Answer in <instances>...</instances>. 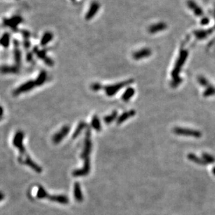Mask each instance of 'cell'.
I'll use <instances>...</instances> for the list:
<instances>
[{
	"instance_id": "obj_1",
	"label": "cell",
	"mask_w": 215,
	"mask_h": 215,
	"mask_svg": "<svg viewBox=\"0 0 215 215\" xmlns=\"http://www.w3.org/2000/svg\"><path fill=\"white\" fill-rule=\"evenodd\" d=\"M188 55V50L182 49L180 51L179 56H178V58L177 61H176L175 65L173 70L172 73H171L173 80L170 83V85L173 88L177 87L182 82V79L179 76V75L180 73L182 67L184 66V63L186 62V59H187Z\"/></svg>"
},
{
	"instance_id": "obj_2",
	"label": "cell",
	"mask_w": 215,
	"mask_h": 215,
	"mask_svg": "<svg viewBox=\"0 0 215 215\" xmlns=\"http://www.w3.org/2000/svg\"><path fill=\"white\" fill-rule=\"evenodd\" d=\"M134 80L130 79L128 80H125V81L120 82V83H116L115 85H108V86L104 87L105 91H106V93L108 96L109 97H112V96L115 95L119 90H120L121 89L125 87V86L129 85L130 84L134 83Z\"/></svg>"
},
{
	"instance_id": "obj_3",
	"label": "cell",
	"mask_w": 215,
	"mask_h": 215,
	"mask_svg": "<svg viewBox=\"0 0 215 215\" xmlns=\"http://www.w3.org/2000/svg\"><path fill=\"white\" fill-rule=\"evenodd\" d=\"M91 133L90 128L87 127L86 132H85V144H84V148L83 152L81 154V157L83 159H85L87 158H90V154L92 149V143L91 141Z\"/></svg>"
},
{
	"instance_id": "obj_4",
	"label": "cell",
	"mask_w": 215,
	"mask_h": 215,
	"mask_svg": "<svg viewBox=\"0 0 215 215\" xmlns=\"http://www.w3.org/2000/svg\"><path fill=\"white\" fill-rule=\"evenodd\" d=\"M173 132L175 134H177L179 136H189V137H193L198 138L201 137V133L199 131L193 130V129H187V128H182V127H175L173 129Z\"/></svg>"
},
{
	"instance_id": "obj_5",
	"label": "cell",
	"mask_w": 215,
	"mask_h": 215,
	"mask_svg": "<svg viewBox=\"0 0 215 215\" xmlns=\"http://www.w3.org/2000/svg\"><path fill=\"white\" fill-rule=\"evenodd\" d=\"M23 138H24V134L22 131H18L15 134L14 138L13 141V144L15 148H17L20 151L21 156H24L26 154L25 148L23 145Z\"/></svg>"
},
{
	"instance_id": "obj_6",
	"label": "cell",
	"mask_w": 215,
	"mask_h": 215,
	"mask_svg": "<svg viewBox=\"0 0 215 215\" xmlns=\"http://www.w3.org/2000/svg\"><path fill=\"white\" fill-rule=\"evenodd\" d=\"M91 170V164L90 158H87L84 159V165L83 167L80 169H77L73 171L72 175L73 177H84L87 176L90 173Z\"/></svg>"
},
{
	"instance_id": "obj_7",
	"label": "cell",
	"mask_w": 215,
	"mask_h": 215,
	"mask_svg": "<svg viewBox=\"0 0 215 215\" xmlns=\"http://www.w3.org/2000/svg\"><path fill=\"white\" fill-rule=\"evenodd\" d=\"M18 161L20 163L25 164V165L30 167L32 170H34L35 172L38 173H41L42 172V168L40 167L37 164L35 163L34 161L31 159V157L27 154L24 155V156H20L19 157Z\"/></svg>"
},
{
	"instance_id": "obj_8",
	"label": "cell",
	"mask_w": 215,
	"mask_h": 215,
	"mask_svg": "<svg viewBox=\"0 0 215 215\" xmlns=\"http://www.w3.org/2000/svg\"><path fill=\"white\" fill-rule=\"evenodd\" d=\"M36 83H35V81H33V80H29V81L27 82V83L22 84V85H20V87H17V89H15L13 92V95L17 96L19 95V94H22V93H25V92H29L32 90L33 88H34L36 87Z\"/></svg>"
},
{
	"instance_id": "obj_9",
	"label": "cell",
	"mask_w": 215,
	"mask_h": 215,
	"mask_svg": "<svg viewBox=\"0 0 215 215\" xmlns=\"http://www.w3.org/2000/svg\"><path fill=\"white\" fill-rule=\"evenodd\" d=\"M70 132V127L68 125H65L59 130V132L56 133L52 138V141L55 144H59L62 141L66 136Z\"/></svg>"
},
{
	"instance_id": "obj_10",
	"label": "cell",
	"mask_w": 215,
	"mask_h": 215,
	"mask_svg": "<svg viewBox=\"0 0 215 215\" xmlns=\"http://www.w3.org/2000/svg\"><path fill=\"white\" fill-rule=\"evenodd\" d=\"M99 8H100V4L98 3L97 1H93L91 3L90 8H89L88 11L85 15V18L87 20H90L92 18L95 16V15L98 13Z\"/></svg>"
},
{
	"instance_id": "obj_11",
	"label": "cell",
	"mask_w": 215,
	"mask_h": 215,
	"mask_svg": "<svg viewBox=\"0 0 215 215\" xmlns=\"http://www.w3.org/2000/svg\"><path fill=\"white\" fill-rule=\"evenodd\" d=\"M152 55V50L150 48H143L138 50L133 54V58L135 60H140L150 57Z\"/></svg>"
},
{
	"instance_id": "obj_12",
	"label": "cell",
	"mask_w": 215,
	"mask_h": 215,
	"mask_svg": "<svg viewBox=\"0 0 215 215\" xmlns=\"http://www.w3.org/2000/svg\"><path fill=\"white\" fill-rule=\"evenodd\" d=\"M167 28V24L165 22H157L156 24H152L148 29V31L150 34H156V33L160 32L165 30Z\"/></svg>"
},
{
	"instance_id": "obj_13",
	"label": "cell",
	"mask_w": 215,
	"mask_h": 215,
	"mask_svg": "<svg viewBox=\"0 0 215 215\" xmlns=\"http://www.w3.org/2000/svg\"><path fill=\"white\" fill-rule=\"evenodd\" d=\"M187 6L191 10H193V13L196 16L200 17L203 15V10L202 8L195 2L193 0H188Z\"/></svg>"
},
{
	"instance_id": "obj_14",
	"label": "cell",
	"mask_w": 215,
	"mask_h": 215,
	"mask_svg": "<svg viewBox=\"0 0 215 215\" xmlns=\"http://www.w3.org/2000/svg\"><path fill=\"white\" fill-rule=\"evenodd\" d=\"M135 115L136 111H134V110H131V111L125 112V113H122V114L119 117L118 120H117V124H118V125H120V124L125 122L126 120H128L129 118L134 117Z\"/></svg>"
},
{
	"instance_id": "obj_15",
	"label": "cell",
	"mask_w": 215,
	"mask_h": 215,
	"mask_svg": "<svg viewBox=\"0 0 215 215\" xmlns=\"http://www.w3.org/2000/svg\"><path fill=\"white\" fill-rule=\"evenodd\" d=\"M73 194H74V197L77 201L80 202L83 200L81 188H80V185L78 182H76L74 184V186H73Z\"/></svg>"
},
{
	"instance_id": "obj_16",
	"label": "cell",
	"mask_w": 215,
	"mask_h": 215,
	"mask_svg": "<svg viewBox=\"0 0 215 215\" xmlns=\"http://www.w3.org/2000/svg\"><path fill=\"white\" fill-rule=\"evenodd\" d=\"M212 31L213 30L212 29H208V30H196L193 31V34L196 38L199 40H202L207 38L209 34H212Z\"/></svg>"
},
{
	"instance_id": "obj_17",
	"label": "cell",
	"mask_w": 215,
	"mask_h": 215,
	"mask_svg": "<svg viewBox=\"0 0 215 215\" xmlns=\"http://www.w3.org/2000/svg\"><path fill=\"white\" fill-rule=\"evenodd\" d=\"M48 198L52 201L59 202L62 204H67L69 202V199L66 196L64 195H54L49 196Z\"/></svg>"
},
{
	"instance_id": "obj_18",
	"label": "cell",
	"mask_w": 215,
	"mask_h": 215,
	"mask_svg": "<svg viewBox=\"0 0 215 215\" xmlns=\"http://www.w3.org/2000/svg\"><path fill=\"white\" fill-rule=\"evenodd\" d=\"M91 126H92V128H93L96 132H101V122L100 120H99V117H98L97 115H94L93 118H92V122H91Z\"/></svg>"
},
{
	"instance_id": "obj_19",
	"label": "cell",
	"mask_w": 215,
	"mask_h": 215,
	"mask_svg": "<svg viewBox=\"0 0 215 215\" xmlns=\"http://www.w3.org/2000/svg\"><path fill=\"white\" fill-rule=\"evenodd\" d=\"M134 94H135V90L134 88H132V87H129V88H127L126 90L125 93L122 94V100L125 101H128L132 99V97L134 95Z\"/></svg>"
},
{
	"instance_id": "obj_20",
	"label": "cell",
	"mask_w": 215,
	"mask_h": 215,
	"mask_svg": "<svg viewBox=\"0 0 215 215\" xmlns=\"http://www.w3.org/2000/svg\"><path fill=\"white\" fill-rule=\"evenodd\" d=\"M87 127H88V126H87V125L86 123H85V122H79V124H78V127H77L76 129L75 130L74 133L73 134V136H72L73 138V139L76 138L80 135V133L82 132V131H83L84 129L87 128Z\"/></svg>"
},
{
	"instance_id": "obj_21",
	"label": "cell",
	"mask_w": 215,
	"mask_h": 215,
	"mask_svg": "<svg viewBox=\"0 0 215 215\" xmlns=\"http://www.w3.org/2000/svg\"><path fill=\"white\" fill-rule=\"evenodd\" d=\"M188 159H189L190 161H191L194 162V163L198 164V165H201V166H205L207 165V163L204 161L202 159H200L199 158V157H198L196 156V155H195L194 154H188Z\"/></svg>"
},
{
	"instance_id": "obj_22",
	"label": "cell",
	"mask_w": 215,
	"mask_h": 215,
	"mask_svg": "<svg viewBox=\"0 0 215 215\" xmlns=\"http://www.w3.org/2000/svg\"><path fill=\"white\" fill-rule=\"evenodd\" d=\"M0 72L2 73H16L18 72V69L15 66H3L0 67Z\"/></svg>"
},
{
	"instance_id": "obj_23",
	"label": "cell",
	"mask_w": 215,
	"mask_h": 215,
	"mask_svg": "<svg viewBox=\"0 0 215 215\" xmlns=\"http://www.w3.org/2000/svg\"><path fill=\"white\" fill-rule=\"evenodd\" d=\"M47 78V74L44 71H41L40 73V74L38 75V78H36V80H35V83H36V86H41L45 83V80H46Z\"/></svg>"
},
{
	"instance_id": "obj_24",
	"label": "cell",
	"mask_w": 215,
	"mask_h": 215,
	"mask_svg": "<svg viewBox=\"0 0 215 215\" xmlns=\"http://www.w3.org/2000/svg\"><path fill=\"white\" fill-rule=\"evenodd\" d=\"M117 116H118V112L117 111H113L111 115H107L104 118V122L106 124H110L112 122H113L116 119Z\"/></svg>"
},
{
	"instance_id": "obj_25",
	"label": "cell",
	"mask_w": 215,
	"mask_h": 215,
	"mask_svg": "<svg viewBox=\"0 0 215 215\" xmlns=\"http://www.w3.org/2000/svg\"><path fill=\"white\" fill-rule=\"evenodd\" d=\"M37 197H38V198L43 199V198H47L49 196H48V193H47L46 191L44 189V188L42 187V186H39L38 189V192H37Z\"/></svg>"
},
{
	"instance_id": "obj_26",
	"label": "cell",
	"mask_w": 215,
	"mask_h": 215,
	"mask_svg": "<svg viewBox=\"0 0 215 215\" xmlns=\"http://www.w3.org/2000/svg\"><path fill=\"white\" fill-rule=\"evenodd\" d=\"M202 159H203L206 163H209V164H213L215 162V158L214 157H212V155L209 154L207 153H203L202 154Z\"/></svg>"
},
{
	"instance_id": "obj_27",
	"label": "cell",
	"mask_w": 215,
	"mask_h": 215,
	"mask_svg": "<svg viewBox=\"0 0 215 215\" xmlns=\"http://www.w3.org/2000/svg\"><path fill=\"white\" fill-rule=\"evenodd\" d=\"M215 94V88L212 86H209L204 92L203 96L205 97H210V96L214 95Z\"/></svg>"
},
{
	"instance_id": "obj_28",
	"label": "cell",
	"mask_w": 215,
	"mask_h": 215,
	"mask_svg": "<svg viewBox=\"0 0 215 215\" xmlns=\"http://www.w3.org/2000/svg\"><path fill=\"white\" fill-rule=\"evenodd\" d=\"M52 36L50 33H47V34H45L44 35V36L43 37V38H42V41H41L42 45H45V44H46V43H48V42L52 39Z\"/></svg>"
},
{
	"instance_id": "obj_29",
	"label": "cell",
	"mask_w": 215,
	"mask_h": 215,
	"mask_svg": "<svg viewBox=\"0 0 215 215\" xmlns=\"http://www.w3.org/2000/svg\"><path fill=\"white\" fill-rule=\"evenodd\" d=\"M198 80L199 83L202 85V86H205L208 87L209 86V84L207 81V80L205 78H204L203 76H199L198 78Z\"/></svg>"
},
{
	"instance_id": "obj_30",
	"label": "cell",
	"mask_w": 215,
	"mask_h": 215,
	"mask_svg": "<svg viewBox=\"0 0 215 215\" xmlns=\"http://www.w3.org/2000/svg\"><path fill=\"white\" fill-rule=\"evenodd\" d=\"M102 88H103V86L99 83H94L92 84V85H91V89H92L93 91H94V92H97V91L100 90Z\"/></svg>"
},
{
	"instance_id": "obj_31",
	"label": "cell",
	"mask_w": 215,
	"mask_h": 215,
	"mask_svg": "<svg viewBox=\"0 0 215 215\" xmlns=\"http://www.w3.org/2000/svg\"><path fill=\"white\" fill-rule=\"evenodd\" d=\"M209 22V19L207 17H203V18H202L201 21H200V24H201L202 25H207Z\"/></svg>"
},
{
	"instance_id": "obj_32",
	"label": "cell",
	"mask_w": 215,
	"mask_h": 215,
	"mask_svg": "<svg viewBox=\"0 0 215 215\" xmlns=\"http://www.w3.org/2000/svg\"><path fill=\"white\" fill-rule=\"evenodd\" d=\"M3 109L1 106H0V117H1L3 115Z\"/></svg>"
},
{
	"instance_id": "obj_33",
	"label": "cell",
	"mask_w": 215,
	"mask_h": 215,
	"mask_svg": "<svg viewBox=\"0 0 215 215\" xmlns=\"http://www.w3.org/2000/svg\"><path fill=\"white\" fill-rule=\"evenodd\" d=\"M3 198H4V194L3 193H1V192H0V201L1 200H3Z\"/></svg>"
},
{
	"instance_id": "obj_34",
	"label": "cell",
	"mask_w": 215,
	"mask_h": 215,
	"mask_svg": "<svg viewBox=\"0 0 215 215\" xmlns=\"http://www.w3.org/2000/svg\"><path fill=\"white\" fill-rule=\"evenodd\" d=\"M212 173L214 174V175H215V167H214V168H212Z\"/></svg>"
},
{
	"instance_id": "obj_35",
	"label": "cell",
	"mask_w": 215,
	"mask_h": 215,
	"mask_svg": "<svg viewBox=\"0 0 215 215\" xmlns=\"http://www.w3.org/2000/svg\"><path fill=\"white\" fill-rule=\"evenodd\" d=\"M214 17H215V10H214Z\"/></svg>"
},
{
	"instance_id": "obj_36",
	"label": "cell",
	"mask_w": 215,
	"mask_h": 215,
	"mask_svg": "<svg viewBox=\"0 0 215 215\" xmlns=\"http://www.w3.org/2000/svg\"><path fill=\"white\" fill-rule=\"evenodd\" d=\"M0 120H1V117H0Z\"/></svg>"
}]
</instances>
